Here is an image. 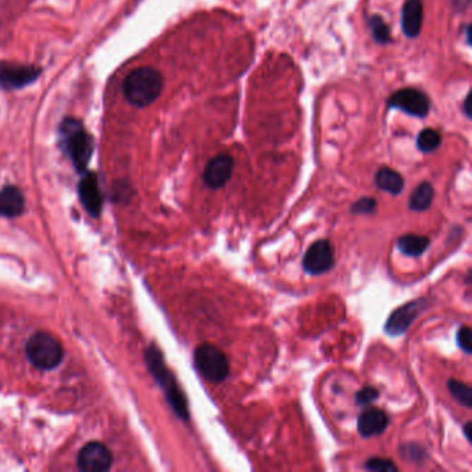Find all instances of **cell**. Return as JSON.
Segmentation results:
<instances>
[{"label": "cell", "mask_w": 472, "mask_h": 472, "mask_svg": "<svg viewBox=\"0 0 472 472\" xmlns=\"http://www.w3.org/2000/svg\"><path fill=\"white\" fill-rule=\"evenodd\" d=\"M146 363L158 385L165 394V398L168 401L170 408L175 411V414L183 420H190V410H189V402L186 399L184 392L182 391L176 377L173 372L169 370L168 366L165 365V359L163 352L157 345H150L144 353Z\"/></svg>", "instance_id": "6da1fadb"}, {"label": "cell", "mask_w": 472, "mask_h": 472, "mask_svg": "<svg viewBox=\"0 0 472 472\" xmlns=\"http://www.w3.org/2000/svg\"><path fill=\"white\" fill-rule=\"evenodd\" d=\"M122 88L128 102L137 107H146L160 98L164 79L161 72L155 68H137L128 75Z\"/></svg>", "instance_id": "7a4b0ae2"}, {"label": "cell", "mask_w": 472, "mask_h": 472, "mask_svg": "<svg viewBox=\"0 0 472 472\" xmlns=\"http://www.w3.org/2000/svg\"><path fill=\"white\" fill-rule=\"evenodd\" d=\"M25 352L33 366L42 371L56 369L64 358L60 341L45 331H37L31 336L25 345Z\"/></svg>", "instance_id": "3957f363"}, {"label": "cell", "mask_w": 472, "mask_h": 472, "mask_svg": "<svg viewBox=\"0 0 472 472\" xmlns=\"http://www.w3.org/2000/svg\"><path fill=\"white\" fill-rule=\"evenodd\" d=\"M194 366L212 384L223 382L230 374V365L223 350L212 343H201L194 350Z\"/></svg>", "instance_id": "277c9868"}, {"label": "cell", "mask_w": 472, "mask_h": 472, "mask_svg": "<svg viewBox=\"0 0 472 472\" xmlns=\"http://www.w3.org/2000/svg\"><path fill=\"white\" fill-rule=\"evenodd\" d=\"M68 155L78 172H83L93 154V140L79 122L68 119L63 125Z\"/></svg>", "instance_id": "5b68a950"}, {"label": "cell", "mask_w": 472, "mask_h": 472, "mask_svg": "<svg viewBox=\"0 0 472 472\" xmlns=\"http://www.w3.org/2000/svg\"><path fill=\"white\" fill-rule=\"evenodd\" d=\"M334 264H336L334 248L331 241L327 238L314 241L306 251L302 262L305 273L310 276H319L327 273L334 268Z\"/></svg>", "instance_id": "8992f818"}, {"label": "cell", "mask_w": 472, "mask_h": 472, "mask_svg": "<svg viewBox=\"0 0 472 472\" xmlns=\"http://www.w3.org/2000/svg\"><path fill=\"white\" fill-rule=\"evenodd\" d=\"M428 307V300L427 298H420L411 302L402 305L396 310L391 313L388 317L384 331L389 337H399L405 334L408 330V327L413 324V321Z\"/></svg>", "instance_id": "52a82bcc"}, {"label": "cell", "mask_w": 472, "mask_h": 472, "mask_svg": "<svg viewBox=\"0 0 472 472\" xmlns=\"http://www.w3.org/2000/svg\"><path fill=\"white\" fill-rule=\"evenodd\" d=\"M388 105L417 118L427 117L431 108L428 96L424 92L413 88H406L395 92L388 99Z\"/></svg>", "instance_id": "ba28073f"}, {"label": "cell", "mask_w": 472, "mask_h": 472, "mask_svg": "<svg viewBox=\"0 0 472 472\" xmlns=\"http://www.w3.org/2000/svg\"><path fill=\"white\" fill-rule=\"evenodd\" d=\"M76 464L83 472L108 471L112 464V454L105 444L100 442H90L81 449Z\"/></svg>", "instance_id": "9c48e42d"}, {"label": "cell", "mask_w": 472, "mask_h": 472, "mask_svg": "<svg viewBox=\"0 0 472 472\" xmlns=\"http://www.w3.org/2000/svg\"><path fill=\"white\" fill-rule=\"evenodd\" d=\"M235 160L229 154H219L209 160L203 169V180L206 187L212 190L222 189L232 177Z\"/></svg>", "instance_id": "30bf717a"}, {"label": "cell", "mask_w": 472, "mask_h": 472, "mask_svg": "<svg viewBox=\"0 0 472 472\" xmlns=\"http://www.w3.org/2000/svg\"><path fill=\"white\" fill-rule=\"evenodd\" d=\"M40 69L33 66L1 64L0 66V86L7 90L21 89L36 81Z\"/></svg>", "instance_id": "8fae6325"}, {"label": "cell", "mask_w": 472, "mask_h": 472, "mask_svg": "<svg viewBox=\"0 0 472 472\" xmlns=\"http://www.w3.org/2000/svg\"><path fill=\"white\" fill-rule=\"evenodd\" d=\"M79 199L85 209L95 218L102 213V193L99 184V177L93 172H88L79 183Z\"/></svg>", "instance_id": "7c38bea8"}, {"label": "cell", "mask_w": 472, "mask_h": 472, "mask_svg": "<svg viewBox=\"0 0 472 472\" xmlns=\"http://www.w3.org/2000/svg\"><path fill=\"white\" fill-rule=\"evenodd\" d=\"M389 425L388 414L377 407H369L360 413L358 418V431L363 438L378 437L385 432Z\"/></svg>", "instance_id": "4fadbf2b"}, {"label": "cell", "mask_w": 472, "mask_h": 472, "mask_svg": "<svg viewBox=\"0 0 472 472\" xmlns=\"http://www.w3.org/2000/svg\"><path fill=\"white\" fill-rule=\"evenodd\" d=\"M424 20V6L421 0H406L402 8V30L407 37H417Z\"/></svg>", "instance_id": "5bb4252c"}, {"label": "cell", "mask_w": 472, "mask_h": 472, "mask_svg": "<svg viewBox=\"0 0 472 472\" xmlns=\"http://www.w3.org/2000/svg\"><path fill=\"white\" fill-rule=\"evenodd\" d=\"M25 209V199L18 187L6 186L0 190V216L16 218Z\"/></svg>", "instance_id": "9a60e30c"}, {"label": "cell", "mask_w": 472, "mask_h": 472, "mask_svg": "<svg viewBox=\"0 0 472 472\" xmlns=\"http://www.w3.org/2000/svg\"><path fill=\"white\" fill-rule=\"evenodd\" d=\"M374 182H375V186L379 190L387 191L392 196L401 194L405 189L403 176L399 172H396L395 169L388 168V167H384L375 173Z\"/></svg>", "instance_id": "2e32d148"}, {"label": "cell", "mask_w": 472, "mask_h": 472, "mask_svg": "<svg viewBox=\"0 0 472 472\" xmlns=\"http://www.w3.org/2000/svg\"><path fill=\"white\" fill-rule=\"evenodd\" d=\"M431 245V240L425 236H417V235H405V236L399 237L396 247L398 249L410 258H418L423 254H425V251L430 248Z\"/></svg>", "instance_id": "e0dca14e"}, {"label": "cell", "mask_w": 472, "mask_h": 472, "mask_svg": "<svg viewBox=\"0 0 472 472\" xmlns=\"http://www.w3.org/2000/svg\"><path fill=\"white\" fill-rule=\"evenodd\" d=\"M434 196H435V191L431 183L423 182L410 194L408 208L414 212H424L431 206V203L434 201Z\"/></svg>", "instance_id": "ac0fdd59"}, {"label": "cell", "mask_w": 472, "mask_h": 472, "mask_svg": "<svg viewBox=\"0 0 472 472\" xmlns=\"http://www.w3.org/2000/svg\"><path fill=\"white\" fill-rule=\"evenodd\" d=\"M447 389L452 394V396L464 407L471 408L472 407V389L470 385L457 381V379H449L447 381Z\"/></svg>", "instance_id": "d6986e66"}, {"label": "cell", "mask_w": 472, "mask_h": 472, "mask_svg": "<svg viewBox=\"0 0 472 472\" xmlns=\"http://www.w3.org/2000/svg\"><path fill=\"white\" fill-rule=\"evenodd\" d=\"M442 143V136L435 129H424L417 137V147L421 153H432L439 148Z\"/></svg>", "instance_id": "ffe728a7"}, {"label": "cell", "mask_w": 472, "mask_h": 472, "mask_svg": "<svg viewBox=\"0 0 472 472\" xmlns=\"http://www.w3.org/2000/svg\"><path fill=\"white\" fill-rule=\"evenodd\" d=\"M369 25L371 28V34L377 43L379 45H388L392 40L391 30L385 24V21L379 16H372L369 18Z\"/></svg>", "instance_id": "44dd1931"}, {"label": "cell", "mask_w": 472, "mask_h": 472, "mask_svg": "<svg viewBox=\"0 0 472 472\" xmlns=\"http://www.w3.org/2000/svg\"><path fill=\"white\" fill-rule=\"evenodd\" d=\"M365 468L367 471L374 472H396L398 467L392 460L388 459H381V457H374L367 460V463L365 464Z\"/></svg>", "instance_id": "7402d4cb"}, {"label": "cell", "mask_w": 472, "mask_h": 472, "mask_svg": "<svg viewBox=\"0 0 472 472\" xmlns=\"http://www.w3.org/2000/svg\"><path fill=\"white\" fill-rule=\"evenodd\" d=\"M377 201L371 197H363L352 205V213L355 215H371L375 212Z\"/></svg>", "instance_id": "603a6c76"}, {"label": "cell", "mask_w": 472, "mask_h": 472, "mask_svg": "<svg viewBox=\"0 0 472 472\" xmlns=\"http://www.w3.org/2000/svg\"><path fill=\"white\" fill-rule=\"evenodd\" d=\"M457 345L459 348L467 353L471 355L472 353V333L471 329L468 326L460 327V330L457 331Z\"/></svg>", "instance_id": "cb8c5ba5"}, {"label": "cell", "mask_w": 472, "mask_h": 472, "mask_svg": "<svg viewBox=\"0 0 472 472\" xmlns=\"http://www.w3.org/2000/svg\"><path fill=\"white\" fill-rule=\"evenodd\" d=\"M378 395H379V392L375 388L366 387L356 394V403H358V406L371 405L372 402H375L378 399Z\"/></svg>", "instance_id": "d4e9b609"}, {"label": "cell", "mask_w": 472, "mask_h": 472, "mask_svg": "<svg viewBox=\"0 0 472 472\" xmlns=\"http://www.w3.org/2000/svg\"><path fill=\"white\" fill-rule=\"evenodd\" d=\"M470 95L467 96V99L464 100V114L468 117V118H471V111H470Z\"/></svg>", "instance_id": "484cf974"}, {"label": "cell", "mask_w": 472, "mask_h": 472, "mask_svg": "<svg viewBox=\"0 0 472 472\" xmlns=\"http://www.w3.org/2000/svg\"><path fill=\"white\" fill-rule=\"evenodd\" d=\"M470 430H471V423H467L464 425V434H466V438L468 439V442H471V435H470Z\"/></svg>", "instance_id": "4316f807"}]
</instances>
